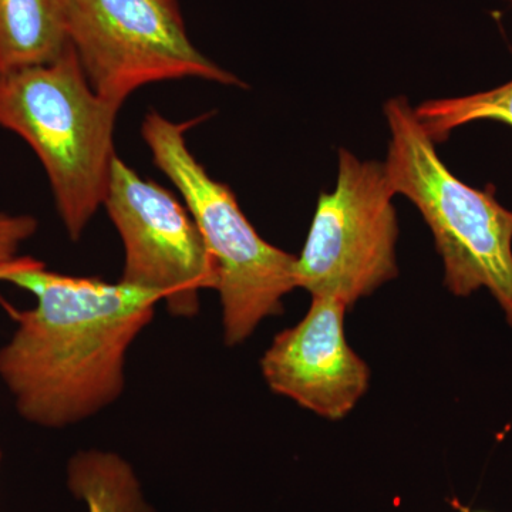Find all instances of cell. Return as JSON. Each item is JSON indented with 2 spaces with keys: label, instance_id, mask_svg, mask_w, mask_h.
<instances>
[{
  "label": "cell",
  "instance_id": "obj_1",
  "mask_svg": "<svg viewBox=\"0 0 512 512\" xmlns=\"http://www.w3.org/2000/svg\"><path fill=\"white\" fill-rule=\"evenodd\" d=\"M32 293L36 306L16 315L18 328L0 348V379L28 423L64 429L96 416L126 389V357L150 325L157 292L50 271L18 256L0 271Z\"/></svg>",
  "mask_w": 512,
  "mask_h": 512
},
{
  "label": "cell",
  "instance_id": "obj_2",
  "mask_svg": "<svg viewBox=\"0 0 512 512\" xmlns=\"http://www.w3.org/2000/svg\"><path fill=\"white\" fill-rule=\"evenodd\" d=\"M120 110L93 89L72 45L53 62L0 74V127L36 154L72 241L103 207Z\"/></svg>",
  "mask_w": 512,
  "mask_h": 512
},
{
  "label": "cell",
  "instance_id": "obj_3",
  "mask_svg": "<svg viewBox=\"0 0 512 512\" xmlns=\"http://www.w3.org/2000/svg\"><path fill=\"white\" fill-rule=\"evenodd\" d=\"M384 116L387 183L429 225L443 259L444 286L458 298L487 289L512 328V211L493 191L470 187L448 170L406 97L386 101Z\"/></svg>",
  "mask_w": 512,
  "mask_h": 512
},
{
  "label": "cell",
  "instance_id": "obj_4",
  "mask_svg": "<svg viewBox=\"0 0 512 512\" xmlns=\"http://www.w3.org/2000/svg\"><path fill=\"white\" fill-rule=\"evenodd\" d=\"M190 126L150 111L141 136L158 170L183 197L214 258L224 340L237 346L266 318L284 311L282 299L296 288V256L266 242L231 188L208 174L188 147L185 133Z\"/></svg>",
  "mask_w": 512,
  "mask_h": 512
},
{
  "label": "cell",
  "instance_id": "obj_5",
  "mask_svg": "<svg viewBox=\"0 0 512 512\" xmlns=\"http://www.w3.org/2000/svg\"><path fill=\"white\" fill-rule=\"evenodd\" d=\"M67 25L87 80L117 106L171 80L242 86L192 43L178 0H69Z\"/></svg>",
  "mask_w": 512,
  "mask_h": 512
},
{
  "label": "cell",
  "instance_id": "obj_6",
  "mask_svg": "<svg viewBox=\"0 0 512 512\" xmlns=\"http://www.w3.org/2000/svg\"><path fill=\"white\" fill-rule=\"evenodd\" d=\"M382 163L339 150L336 188L322 192L301 255L296 288L332 296L348 309L399 275V222Z\"/></svg>",
  "mask_w": 512,
  "mask_h": 512
},
{
  "label": "cell",
  "instance_id": "obj_7",
  "mask_svg": "<svg viewBox=\"0 0 512 512\" xmlns=\"http://www.w3.org/2000/svg\"><path fill=\"white\" fill-rule=\"evenodd\" d=\"M103 207L124 248L120 282L157 292L177 318H194L218 271L200 229L170 191L114 158Z\"/></svg>",
  "mask_w": 512,
  "mask_h": 512
},
{
  "label": "cell",
  "instance_id": "obj_8",
  "mask_svg": "<svg viewBox=\"0 0 512 512\" xmlns=\"http://www.w3.org/2000/svg\"><path fill=\"white\" fill-rule=\"evenodd\" d=\"M346 311L339 299L313 296L305 318L278 333L261 359L272 392L330 421L345 419L370 383L369 366L346 339Z\"/></svg>",
  "mask_w": 512,
  "mask_h": 512
},
{
  "label": "cell",
  "instance_id": "obj_9",
  "mask_svg": "<svg viewBox=\"0 0 512 512\" xmlns=\"http://www.w3.org/2000/svg\"><path fill=\"white\" fill-rule=\"evenodd\" d=\"M69 0H0V74L53 62L70 46Z\"/></svg>",
  "mask_w": 512,
  "mask_h": 512
},
{
  "label": "cell",
  "instance_id": "obj_10",
  "mask_svg": "<svg viewBox=\"0 0 512 512\" xmlns=\"http://www.w3.org/2000/svg\"><path fill=\"white\" fill-rule=\"evenodd\" d=\"M67 487L87 512H156L131 464L110 451L74 454L67 463Z\"/></svg>",
  "mask_w": 512,
  "mask_h": 512
},
{
  "label": "cell",
  "instance_id": "obj_11",
  "mask_svg": "<svg viewBox=\"0 0 512 512\" xmlns=\"http://www.w3.org/2000/svg\"><path fill=\"white\" fill-rule=\"evenodd\" d=\"M414 113L434 143H443L456 128L474 121L493 120L512 127V80L488 92L424 101Z\"/></svg>",
  "mask_w": 512,
  "mask_h": 512
},
{
  "label": "cell",
  "instance_id": "obj_12",
  "mask_svg": "<svg viewBox=\"0 0 512 512\" xmlns=\"http://www.w3.org/2000/svg\"><path fill=\"white\" fill-rule=\"evenodd\" d=\"M37 227L32 215L0 212V271L18 258L19 249L36 234Z\"/></svg>",
  "mask_w": 512,
  "mask_h": 512
},
{
  "label": "cell",
  "instance_id": "obj_13",
  "mask_svg": "<svg viewBox=\"0 0 512 512\" xmlns=\"http://www.w3.org/2000/svg\"><path fill=\"white\" fill-rule=\"evenodd\" d=\"M453 505L460 512H490V511H484V510H471V508L463 507V505H461L460 503H457V501H454Z\"/></svg>",
  "mask_w": 512,
  "mask_h": 512
},
{
  "label": "cell",
  "instance_id": "obj_14",
  "mask_svg": "<svg viewBox=\"0 0 512 512\" xmlns=\"http://www.w3.org/2000/svg\"><path fill=\"white\" fill-rule=\"evenodd\" d=\"M510 2L512 3V0H510Z\"/></svg>",
  "mask_w": 512,
  "mask_h": 512
}]
</instances>
